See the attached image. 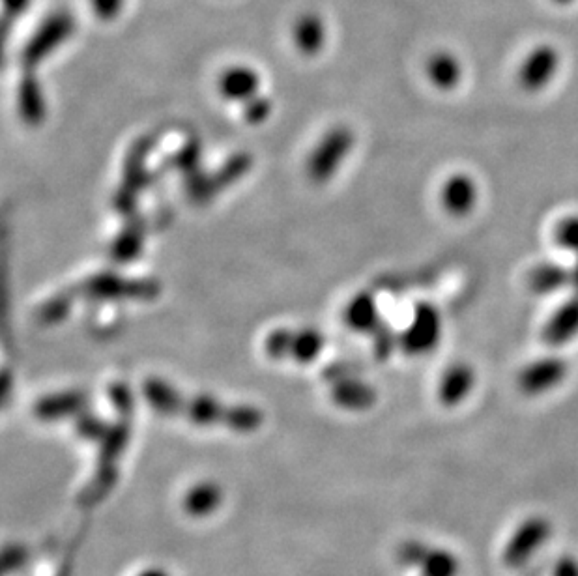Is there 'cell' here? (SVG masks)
<instances>
[{
  "mask_svg": "<svg viewBox=\"0 0 578 576\" xmlns=\"http://www.w3.org/2000/svg\"><path fill=\"white\" fill-rule=\"evenodd\" d=\"M145 397L156 410L171 416H184L197 425H223L234 431H255L262 423V414L251 406H227L210 397H184L161 380H148Z\"/></svg>",
  "mask_w": 578,
  "mask_h": 576,
  "instance_id": "cell-1",
  "label": "cell"
},
{
  "mask_svg": "<svg viewBox=\"0 0 578 576\" xmlns=\"http://www.w3.org/2000/svg\"><path fill=\"white\" fill-rule=\"evenodd\" d=\"M75 29V17L68 10L47 15L21 49V64L25 72H34L45 58L57 53L72 38Z\"/></svg>",
  "mask_w": 578,
  "mask_h": 576,
  "instance_id": "cell-2",
  "label": "cell"
},
{
  "mask_svg": "<svg viewBox=\"0 0 578 576\" xmlns=\"http://www.w3.org/2000/svg\"><path fill=\"white\" fill-rule=\"evenodd\" d=\"M552 535V524L545 517H528L509 537L502 550V562L509 569H519L532 560L537 550L547 545Z\"/></svg>",
  "mask_w": 578,
  "mask_h": 576,
  "instance_id": "cell-3",
  "label": "cell"
},
{
  "mask_svg": "<svg viewBox=\"0 0 578 576\" xmlns=\"http://www.w3.org/2000/svg\"><path fill=\"white\" fill-rule=\"evenodd\" d=\"M562 55L550 44L535 45L534 49L522 58L517 70V83L526 92H539L549 87L560 72Z\"/></svg>",
  "mask_w": 578,
  "mask_h": 576,
  "instance_id": "cell-4",
  "label": "cell"
},
{
  "mask_svg": "<svg viewBox=\"0 0 578 576\" xmlns=\"http://www.w3.org/2000/svg\"><path fill=\"white\" fill-rule=\"evenodd\" d=\"M401 558L406 565L416 567L420 576H459L461 573L459 558L448 548L408 541L403 545Z\"/></svg>",
  "mask_w": 578,
  "mask_h": 576,
  "instance_id": "cell-5",
  "label": "cell"
},
{
  "mask_svg": "<svg viewBox=\"0 0 578 576\" xmlns=\"http://www.w3.org/2000/svg\"><path fill=\"white\" fill-rule=\"evenodd\" d=\"M352 143L354 135L348 128H335L330 131L309 159V174L313 176V180L324 182L326 178H330L337 165L347 156Z\"/></svg>",
  "mask_w": 578,
  "mask_h": 576,
  "instance_id": "cell-6",
  "label": "cell"
},
{
  "mask_svg": "<svg viewBox=\"0 0 578 576\" xmlns=\"http://www.w3.org/2000/svg\"><path fill=\"white\" fill-rule=\"evenodd\" d=\"M324 345V339L318 332H275L266 341V352L272 358H294L298 361H311L317 358Z\"/></svg>",
  "mask_w": 578,
  "mask_h": 576,
  "instance_id": "cell-7",
  "label": "cell"
},
{
  "mask_svg": "<svg viewBox=\"0 0 578 576\" xmlns=\"http://www.w3.org/2000/svg\"><path fill=\"white\" fill-rule=\"evenodd\" d=\"M261 75L249 66H232L219 75L217 90L229 101H244L247 103L259 96Z\"/></svg>",
  "mask_w": 578,
  "mask_h": 576,
  "instance_id": "cell-8",
  "label": "cell"
},
{
  "mask_svg": "<svg viewBox=\"0 0 578 576\" xmlns=\"http://www.w3.org/2000/svg\"><path fill=\"white\" fill-rule=\"evenodd\" d=\"M223 505V489L214 481H201L184 494L182 509L189 519H210Z\"/></svg>",
  "mask_w": 578,
  "mask_h": 576,
  "instance_id": "cell-9",
  "label": "cell"
},
{
  "mask_svg": "<svg viewBox=\"0 0 578 576\" xmlns=\"http://www.w3.org/2000/svg\"><path fill=\"white\" fill-rule=\"evenodd\" d=\"M463 64L451 51H436L427 58L425 73L427 79L438 90H453L463 81Z\"/></svg>",
  "mask_w": 578,
  "mask_h": 576,
  "instance_id": "cell-10",
  "label": "cell"
},
{
  "mask_svg": "<svg viewBox=\"0 0 578 576\" xmlns=\"http://www.w3.org/2000/svg\"><path fill=\"white\" fill-rule=\"evenodd\" d=\"M292 42L304 57H315L326 45V25L317 14L300 15L292 27Z\"/></svg>",
  "mask_w": 578,
  "mask_h": 576,
  "instance_id": "cell-11",
  "label": "cell"
},
{
  "mask_svg": "<svg viewBox=\"0 0 578 576\" xmlns=\"http://www.w3.org/2000/svg\"><path fill=\"white\" fill-rule=\"evenodd\" d=\"M438 337H440V320L436 311L427 305H421L410 332L405 333L403 345L406 350L421 354L425 350H431V346L436 345Z\"/></svg>",
  "mask_w": 578,
  "mask_h": 576,
  "instance_id": "cell-12",
  "label": "cell"
},
{
  "mask_svg": "<svg viewBox=\"0 0 578 576\" xmlns=\"http://www.w3.org/2000/svg\"><path fill=\"white\" fill-rule=\"evenodd\" d=\"M442 202L451 214L466 216L476 206V182L468 174L451 176L442 189Z\"/></svg>",
  "mask_w": 578,
  "mask_h": 576,
  "instance_id": "cell-13",
  "label": "cell"
},
{
  "mask_svg": "<svg viewBox=\"0 0 578 576\" xmlns=\"http://www.w3.org/2000/svg\"><path fill=\"white\" fill-rule=\"evenodd\" d=\"M19 113L30 126H38L45 116V98L34 72H25L17 88Z\"/></svg>",
  "mask_w": 578,
  "mask_h": 576,
  "instance_id": "cell-14",
  "label": "cell"
},
{
  "mask_svg": "<svg viewBox=\"0 0 578 576\" xmlns=\"http://www.w3.org/2000/svg\"><path fill=\"white\" fill-rule=\"evenodd\" d=\"M564 373V361H541L539 365L530 367L524 373V388L530 389V391H537V389L543 391V389L552 388L564 378Z\"/></svg>",
  "mask_w": 578,
  "mask_h": 576,
  "instance_id": "cell-15",
  "label": "cell"
},
{
  "mask_svg": "<svg viewBox=\"0 0 578 576\" xmlns=\"http://www.w3.org/2000/svg\"><path fill=\"white\" fill-rule=\"evenodd\" d=\"M472 386H474V373L470 371V367L459 365V367L449 369L444 376L442 386H440V395L448 404L459 403L470 393Z\"/></svg>",
  "mask_w": 578,
  "mask_h": 576,
  "instance_id": "cell-16",
  "label": "cell"
},
{
  "mask_svg": "<svg viewBox=\"0 0 578 576\" xmlns=\"http://www.w3.org/2000/svg\"><path fill=\"white\" fill-rule=\"evenodd\" d=\"M335 401L343 406H350V408H362V406H369L373 403V391L358 384V382H341L335 391H333Z\"/></svg>",
  "mask_w": 578,
  "mask_h": 576,
  "instance_id": "cell-17",
  "label": "cell"
},
{
  "mask_svg": "<svg viewBox=\"0 0 578 576\" xmlns=\"http://www.w3.org/2000/svg\"><path fill=\"white\" fill-rule=\"evenodd\" d=\"M347 317L348 322L356 330H371L373 326L376 328L378 315H376L375 303L369 296H358L348 307Z\"/></svg>",
  "mask_w": 578,
  "mask_h": 576,
  "instance_id": "cell-18",
  "label": "cell"
},
{
  "mask_svg": "<svg viewBox=\"0 0 578 576\" xmlns=\"http://www.w3.org/2000/svg\"><path fill=\"white\" fill-rule=\"evenodd\" d=\"M85 397L83 395H62V397H51V399H44L42 403L36 406L38 416L42 418H58V416H66L73 410H77L79 406H83Z\"/></svg>",
  "mask_w": 578,
  "mask_h": 576,
  "instance_id": "cell-19",
  "label": "cell"
},
{
  "mask_svg": "<svg viewBox=\"0 0 578 576\" xmlns=\"http://www.w3.org/2000/svg\"><path fill=\"white\" fill-rule=\"evenodd\" d=\"M578 328V313L573 315V307H569L564 315L556 318V322L550 328V337L552 341H565L571 339Z\"/></svg>",
  "mask_w": 578,
  "mask_h": 576,
  "instance_id": "cell-20",
  "label": "cell"
},
{
  "mask_svg": "<svg viewBox=\"0 0 578 576\" xmlns=\"http://www.w3.org/2000/svg\"><path fill=\"white\" fill-rule=\"evenodd\" d=\"M270 113H272V101L262 96H255L253 100L247 101L246 109H244V115L251 124H261L270 116Z\"/></svg>",
  "mask_w": 578,
  "mask_h": 576,
  "instance_id": "cell-21",
  "label": "cell"
},
{
  "mask_svg": "<svg viewBox=\"0 0 578 576\" xmlns=\"http://www.w3.org/2000/svg\"><path fill=\"white\" fill-rule=\"evenodd\" d=\"M126 0H90L92 12L100 21H115L122 14Z\"/></svg>",
  "mask_w": 578,
  "mask_h": 576,
  "instance_id": "cell-22",
  "label": "cell"
},
{
  "mask_svg": "<svg viewBox=\"0 0 578 576\" xmlns=\"http://www.w3.org/2000/svg\"><path fill=\"white\" fill-rule=\"evenodd\" d=\"M558 238H560V242H562V245H565V247L578 249V219L565 221L564 225L560 227Z\"/></svg>",
  "mask_w": 578,
  "mask_h": 576,
  "instance_id": "cell-23",
  "label": "cell"
},
{
  "mask_svg": "<svg viewBox=\"0 0 578 576\" xmlns=\"http://www.w3.org/2000/svg\"><path fill=\"white\" fill-rule=\"evenodd\" d=\"M4 2V21H17L29 10L32 0H2Z\"/></svg>",
  "mask_w": 578,
  "mask_h": 576,
  "instance_id": "cell-24",
  "label": "cell"
},
{
  "mask_svg": "<svg viewBox=\"0 0 578 576\" xmlns=\"http://www.w3.org/2000/svg\"><path fill=\"white\" fill-rule=\"evenodd\" d=\"M552 576H578L577 556H571V554L562 556V558L556 562V565H554Z\"/></svg>",
  "mask_w": 578,
  "mask_h": 576,
  "instance_id": "cell-25",
  "label": "cell"
},
{
  "mask_svg": "<svg viewBox=\"0 0 578 576\" xmlns=\"http://www.w3.org/2000/svg\"><path fill=\"white\" fill-rule=\"evenodd\" d=\"M131 576H173V573L163 565L152 563V565H145V567L137 569Z\"/></svg>",
  "mask_w": 578,
  "mask_h": 576,
  "instance_id": "cell-26",
  "label": "cell"
},
{
  "mask_svg": "<svg viewBox=\"0 0 578 576\" xmlns=\"http://www.w3.org/2000/svg\"><path fill=\"white\" fill-rule=\"evenodd\" d=\"M554 4H558V6H569V4H573L575 0H552Z\"/></svg>",
  "mask_w": 578,
  "mask_h": 576,
  "instance_id": "cell-27",
  "label": "cell"
}]
</instances>
